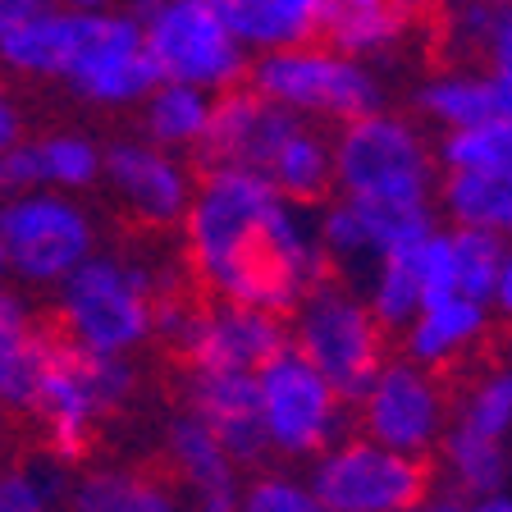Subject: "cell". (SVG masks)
<instances>
[{
	"label": "cell",
	"instance_id": "obj_34",
	"mask_svg": "<svg viewBox=\"0 0 512 512\" xmlns=\"http://www.w3.org/2000/svg\"><path fill=\"white\" fill-rule=\"evenodd\" d=\"M453 426L476 435L503 439L512 430V362H499L480 380L467 384V394L453 403Z\"/></svg>",
	"mask_w": 512,
	"mask_h": 512
},
{
	"label": "cell",
	"instance_id": "obj_3",
	"mask_svg": "<svg viewBox=\"0 0 512 512\" xmlns=\"http://www.w3.org/2000/svg\"><path fill=\"white\" fill-rule=\"evenodd\" d=\"M165 293H179V266L96 247L55 284V334L92 357H133L156 339V302Z\"/></svg>",
	"mask_w": 512,
	"mask_h": 512
},
{
	"label": "cell",
	"instance_id": "obj_43",
	"mask_svg": "<svg viewBox=\"0 0 512 512\" xmlns=\"http://www.w3.org/2000/svg\"><path fill=\"white\" fill-rule=\"evenodd\" d=\"M494 74V92H499V110L512 115V69H490Z\"/></svg>",
	"mask_w": 512,
	"mask_h": 512
},
{
	"label": "cell",
	"instance_id": "obj_8",
	"mask_svg": "<svg viewBox=\"0 0 512 512\" xmlns=\"http://www.w3.org/2000/svg\"><path fill=\"white\" fill-rule=\"evenodd\" d=\"M256 416L270 458L302 467L348 430V398L284 343L270 362L256 366Z\"/></svg>",
	"mask_w": 512,
	"mask_h": 512
},
{
	"label": "cell",
	"instance_id": "obj_42",
	"mask_svg": "<svg viewBox=\"0 0 512 512\" xmlns=\"http://www.w3.org/2000/svg\"><path fill=\"white\" fill-rule=\"evenodd\" d=\"M467 512H512V499L508 494H480V499H467Z\"/></svg>",
	"mask_w": 512,
	"mask_h": 512
},
{
	"label": "cell",
	"instance_id": "obj_12",
	"mask_svg": "<svg viewBox=\"0 0 512 512\" xmlns=\"http://www.w3.org/2000/svg\"><path fill=\"white\" fill-rule=\"evenodd\" d=\"M307 480L330 512H412L430 494L426 458L398 453L362 430H343L320 448Z\"/></svg>",
	"mask_w": 512,
	"mask_h": 512
},
{
	"label": "cell",
	"instance_id": "obj_9",
	"mask_svg": "<svg viewBox=\"0 0 512 512\" xmlns=\"http://www.w3.org/2000/svg\"><path fill=\"white\" fill-rule=\"evenodd\" d=\"M156 339L170 343L188 371H256L288 343V325L243 302H188L179 288L156 302Z\"/></svg>",
	"mask_w": 512,
	"mask_h": 512
},
{
	"label": "cell",
	"instance_id": "obj_26",
	"mask_svg": "<svg viewBox=\"0 0 512 512\" xmlns=\"http://www.w3.org/2000/svg\"><path fill=\"white\" fill-rule=\"evenodd\" d=\"M211 92L192 83H165L160 78L138 101L142 110V138L165 151H202L206 128H211Z\"/></svg>",
	"mask_w": 512,
	"mask_h": 512
},
{
	"label": "cell",
	"instance_id": "obj_22",
	"mask_svg": "<svg viewBox=\"0 0 512 512\" xmlns=\"http://www.w3.org/2000/svg\"><path fill=\"white\" fill-rule=\"evenodd\" d=\"M430 0H325L320 14V42L339 46L348 55H384L394 51L416 23V14H426Z\"/></svg>",
	"mask_w": 512,
	"mask_h": 512
},
{
	"label": "cell",
	"instance_id": "obj_37",
	"mask_svg": "<svg viewBox=\"0 0 512 512\" xmlns=\"http://www.w3.org/2000/svg\"><path fill=\"white\" fill-rule=\"evenodd\" d=\"M28 320H32L28 302H23L19 293H14V288H5V284H0V343L10 339L14 330H23Z\"/></svg>",
	"mask_w": 512,
	"mask_h": 512
},
{
	"label": "cell",
	"instance_id": "obj_41",
	"mask_svg": "<svg viewBox=\"0 0 512 512\" xmlns=\"http://www.w3.org/2000/svg\"><path fill=\"white\" fill-rule=\"evenodd\" d=\"M412 512H467V499H462V494H453V490H444V494H426V499L416 503Z\"/></svg>",
	"mask_w": 512,
	"mask_h": 512
},
{
	"label": "cell",
	"instance_id": "obj_24",
	"mask_svg": "<svg viewBox=\"0 0 512 512\" xmlns=\"http://www.w3.org/2000/svg\"><path fill=\"white\" fill-rule=\"evenodd\" d=\"M270 183H275L284 197L302 206H320L334 192V147L330 133L316 124V119H298L288 128L279 147L270 151V160L261 165Z\"/></svg>",
	"mask_w": 512,
	"mask_h": 512
},
{
	"label": "cell",
	"instance_id": "obj_28",
	"mask_svg": "<svg viewBox=\"0 0 512 512\" xmlns=\"http://www.w3.org/2000/svg\"><path fill=\"white\" fill-rule=\"evenodd\" d=\"M435 453H439V467H444L448 490L462 494V499L499 494L508 485V448H503V439L448 426Z\"/></svg>",
	"mask_w": 512,
	"mask_h": 512
},
{
	"label": "cell",
	"instance_id": "obj_27",
	"mask_svg": "<svg viewBox=\"0 0 512 512\" xmlns=\"http://www.w3.org/2000/svg\"><path fill=\"white\" fill-rule=\"evenodd\" d=\"M416 110L448 128H467L480 119L499 115V92H494V74L490 69H439L426 83L416 87Z\"/></svg>",
	"mask_w": 512,
	"mask_h": 512
},
{
	"label": "cell",
	"instance_id": "obj_25",
	"mask_svg": "<svg viewBox=\"0 0 512 512\" xmlns=\"http://www.w3.org/2000/svg\"><path fill=\"white\" fill-rule=\"evenodd\" d=\"M448 224H467L512 243V170H448L435 188Z\"/></svg>",
	"mask_w": 512,
	"mask_h": 512
},
{
	"label": "cell",
	"instance_id": "obj_23",
	"mask_svg": "<svg viewBox=\"0 0 512 512\" xmlns=\"http://www.w3.org/2000/svg\"><path fill=\"white\" fill-rule=\"evenodd\" d=\"M211 5L247 46V55L316 42L325 14V0H211Z\"/></svg>",
	"mask_w": 512,
	"mask_h": 512
},
{
	"label": "cell",
	"instance_id": "obj_13",
	"mask_svg": "<svg viewBox=\"0 0 512 512\" xmlns=\"http://www.w3.org/2000/svg\"><path fill=\"white\" fill-rule=\"evenodd\" d=\"M352 416L357 430L380 444L412 453V458H430L453 426V403L439 380V371L412 362V357H384V366L371 375L362 394L352 398Z\"/></svg>",
	"mask_w": 512,
	"mask_h": 512
},
{
	"label": "cell",
	"instance_id": "obj_6",
	"mask_svg": "<svg viewBox=\"0 0 512 512\" xmlns=\"http://www.w3.org/2000/svg\"><path fill=\"white\" fill-rule=\"evenodd\" d=\"M288 348H298L343 398H357L371 384V375L384 366V325L371 316L366 298L339 279H316V284L293 302L288 311Z\"/></svg>",
	"mask_w": 512,
	"mask_h": 512
},
{
	"label": "cell",
	"instance_id": "obj_44",
	"mask_svg": "<svg viewBox=\"0 0 512 512\" xmlns=\"http://www.w3.org/2000/svg\"><path fill=\"white\" fill-rule=\"evenodd\" d=\"M55 5H69V10H87V14H106V10H119L124 0H55Z\"/></svg>",
	"mask_w": 512,
	"mask_h": 512
},
{
	"label": "cell",
	"instance_id": "obj_17",
	"mask_svg": "<svg viewBox=\"0 0 512 512\" xmlns=\"http://www.w3.org/2000/svg\"><path fill=\"white\" fill-rule=\"evenodd\" d=\"M188 412L202 416L243 471L270 458L256 416V371H188Z\"/></svg>",
	"mask_w": 512,
	"mask_h": 512
},
{
	"label": "cell",
	"instance_id": "obj_40",
	"mask_svg": "<svg viewBox=\"0 0 512 512\" xmlns=\"http://www.w3.org/2000/svg\"><path fill=\"white\" fill-rule=\"evenodd\" d=\"M42 5H51V0H0V32L14 28V23L28 19V14H37Z\"/></svg>",
	"mask_w": 512,
	"mask_h": 512
},
{
	"label": "cell",
	"instance_id": "obj_15",
	"mask_svg": "<svg viewBox=\"0 0 512 512\" xmlns=\"http://www.w3.org/2000/svg\"><path fill=\"white\" fill-rule=\"evenodd\" d=\"M101 183L147 229H174L197 188L183 151H165L147 138H119L101 147Z\"/></svg>",
	"mask_w": 512,
	"mask_h": 512
},
{
	"label": "cell",
	"instance_id": "obj_18",
	"mask_svg": "<svg viewBox=\"0 0 512 512\" xmlns=\"http://www.w3.org/2000/svg\"><path fill=\"white\" fill-rule=\"evenodd\" d=\"M165 453H170L174 480L188 490L192 512H234L243 467L229 458V448L215 439L197 412H179L165 430Z\"/></svg>",
	"mask_w": 512,
	"mask_h": 512
},
{
	"label": "cell",
	"instance_id": "obj_10",
	"mask_svg": "<svg viewBox=\"0 0 512 512\" xmlns=\"http://www.w3.org/2000/svg\"><path fill=\"white\" fill-rule=\"evenodd\" d=\"M0 247L5 275L28 288H55L96 252V220L74 192L14 188L0 202Z\"/></svg>",
	"mask_w": 512,
	"mask_h": 512
},
{
	"label": "cell",
	"instance_id": "obj_30",
	"mask_svg": "<svg viewBox=\"0 0 512 512\" xmlns=\"http://www.w3.org/2000/svg\"><path fill=\"white\" fill-rule=\"evenodd\" d=\"M444 247H448V284H453V293H467V298H480L494 307V288H499L508 243L485 234V229L448 224Z\"/></svg>",
	"mask_w": 512,
	"mask_h": 512
},
{
	"label": "cell",
	"instance_id": "obj_16",
	"mask_svg": "<svg viewBox=\"0 0 512 512\" xmlns=\"http://www.w3.org/2000/svg\"><path fill=\"white\" fill-rule=\"evenodd\" d=\"M298 119L302 115H293V110L266 101L261 92H252L247 83H238V87H229V92H215L202 156L211 160V165H243V170L261 174L270 151L279 147V138H284Z\"/></svg>",
	"mask_w": 512,
	"mask_h": 512
},
{
	"label": "cell",
	"instance_id": "obj_39",
	"mask_svg": "<svg viewBox=\"0 0 512 512\" xmlns=\"http://www.w3.org/2000/svg\"><path fill=\"white\" fill-rule=\"evenodd\" d=\"M494 311L503 320H512V243L503 252V275H499V288H494Z\"/></svg>",
	"mask_w": 512,
	"mask_h": 512
},
{
	"label": "cell",
	"instance_id": "obj_20",
	"mask_svg": "<svg viewBox=\"0 0 512 512\" xmlns=\"http://www.w3.org/2000/svg\"><path fill=\"white\" fill-rule=\"evenodd\" d=\"M490 311V302L467 298V293H444V298L421 302L416 316L403 325V357L430 366V371H448L490 334Z\"/></svg>",
	"mask_w": 512,
	"mask_h": 512
},
{
	"label": "cell",
	"instance_id": "obj_2",
	"mask_svg": "<svg viewBox=\"0 0 512 512\" xmlns=\"http://www.w3.org/2000/svg\"><path fill=\"white\" fill-rule=\"evenodd\" d=\"M0 64L19 78L69 87L78 101L101 110L138 106L160 83L142 42V23L124 5L87 14L51 0L0 32Z\"/></svg>",
	"mask_w": 512,
	"mask_h": 512
},
{
	"label": "cell",
	"instance_id": "obj_11",
	"mask_svg": "<svg viewBox=\"0 0 512 512\" xmlns=\"http://www.w3.org/2000/svg\"><path fill=\"white\" fill-rule=\"evenodd\" d=\"M133 384H138L133 357H92V352L60 343L51 371H46L42 394H37V403L28 412L37 416L51 458L60 462L83 458L92 448L96 430H101V421L133 398Z\"/></svg>",
	"mask_w": 512,
	"mask_h": 512
},
{
	"label": "cell",
	"instance_id": "obj_35",
	"mask_svg": "<svg viewBox=\"0 0 512 512\" xmlns=\"http://www.w3.org/2000/svg\"><path fill=\"white\" fill-rule=\"evenodd\" d=\"M69 476L60 471V458L23 462L0 471V512H60Z\"/></svg>",
	"mask_w": 512,
	"mask_h": 512
},
{
	"label": "cell",
	"instance_id": "obj_7",
	"mask_svg": "<svg viewBox=\"0 0 512 512\" xmlns=\"http://www.w3.org/2000/svg\"><path fill=\"white\" fill-rule=\"evenodd\" d=\"M124 10L142 23V42L165 83H192L215 96L247 78L252 55L211 0H124Z\"/></svg>",
	"mask_w": 512,
	"mask_h": 512
},
{
	"label": "cell",
	"instance_id": "obj_47",
	"mask_svg": "<svg viewBox=\"0 0 512 512\" xmlns=\"http://www.w3.org/2000/svg\"><path fill=\"white\" fill-rule=\"evenodd\" d=\"M188 512H192V508H188Z\"/></svg>",
	"mask_w": 512,
	"mask_h": 512
},
{
	"label": "cell",
	"instance_id": "obj_31",
	"mask_svg": "<svg viewBox=\"0 0 512 512\" xmlns=\"http://www.w3.org/2000/svg\"><path fill=\"white\" fill-rule=\"evenodd\" d=\"M362 298L371 307V316L380 320L389 334H403V325L416 316V307L426 302L421 293V279H416V266H412V247L407 252H394L375 261L366 270V284H362Z\"/></svg>",
	"mask_w": 512,
	"mask_h": 512
},
{
	"label": "cell",
	"instance_id": "obj_19",
	"mask_svg": "<svg viewBox=\"0 0 512 512\" xmlns=\"http://www.w3.org/2000/svg\"><path fill=\"white\" fill-rule=\"evenodd\" d=\"M5 192L14 188H60L87 192L101 183V142L87 133H46V138H19L0 156Z\"/></svg>",
	"mask_w": 512,
	"mask_h": 512
},
{
	"label": "cell",
	"instance_id": "obj_32",
	"mask_svg": "<svg viewBox=\"0 0 512 512\" xmlns=\"http://www.w3.org/2000/svg\"><path fill=\"white\" fill-rule=\"evenodd\" d=\"M444 170H512V115L480 119L467 128H448L435 147Z\"/></svg>",
	"mask_w": 512,
	"mask_h": 512
},
{
	"label": "cell",
	"instance_id": "obj_38",
	"mask_svg": "<svg viewBox=\"0 0 512 512\" xmlns=\"http://www.w3.org/2000/svg\"><path fill=\"white\" fill-rule=\"evenodd\" d=\"M19 138H23V110H19V101L0 87V156H5Z\"/></svg>",
	"mask_w": 512,
	"mask_h": 512
},
{
	"label": "cell",
	"instance_id": "obj_29",
	"mask_svg": "<svg viewBox=\"0 0 512 512\" xmlns=\"http://www.w3.org/2000/svg\"><path fill=\"white\" fill-rule=\"evenodd\" d=\"M60 343H64L60 334L42 330V325H32V320L0 343V407L23 412V416L32 412Z\"/></svg>",
	"mask_w": 512,
	"mask_h": 512
},
{
	"label": "cell",
	"instance_id": "obj_21",
	"mask_svg": "<svg viewBox=\"0 0 512 512\" xmlns=\"http://www.w3.org/2000/svg\"><path fill=\"white\" fill-rule=\"evenodd\" d=\"M64 512H188L174 480L156 476L147 467H87L69 476L64 490Z\"/></svg>",
	"mask_w": 512,
	"mask_h": 512
},
{
	"label": "cell",
	"instance_id": "obj_46",
	"mask_svg": "<svg viewBox=\"0 0 512 512\" xmlns=\"http://www.w3.org/2000/svg\"><path fill=\"white\" fill-rule=\"evenodd\" d=\"M0 192H5V179H0Z\"/></svg>",
	"mask_w": 512,
	"mask_h": 512
},
{
	"label": "cell",
	"instance_id": "obj_36",
	"mask_svg": "<svg viewBox=\"0 0 512 512\" xmlns=\"http://www.w3.org/2000/svg\"><path fill=\"white\" fill-rule=\"evenodd\" d=\"M485 46H490L494 69H512V0H494V23Z\"/></svg>",
	"mask_w": 512,
	"mask_h": 512
},
{
	"label": "cell",
	"instance_id": "obj_4",
	"mask_svg": "<svg viewBox=\"0 0 512 512\" xmlns=\"http://www.w3.org/2000/svg\"><path fill=\"white\" fill-rule=\"evenodd\" d=\"M334 147V192L371 202H435L439 156L421 124L394 110H366L343 119Z\"/></svg>",
	"mask_w": 512,
	"mask_h": 512
},
{
	"label": "cell",
	"instance_id": "obj_45",
	"mask_svg": "<svg viewBox=\"0 0 512 512\" xmlns=\"http://www.w3.org/2000/svg\"><path fill=\"white\" fill-rule=\"evenodd\" d=\"M0 279H5V247H0Z\"/></svg>",
	"mask_w": 512,
	"mask_h": 512
},
{
	"label": "cell",
	"instance_id": "obj_14",
	"mask_svg": "<svg viewBox=\"0 0 512 512\" xmlns=\"http://www.w3.org/2000/svg\"><path fill=\"white\" fill-rule=\"evenodd\" d=\"M435 229L430 202H371V197H325L316 206V234L330 270L366 275L375 261L407 252Z\"/></svg>",
	"mask_w": 512,
	"mask_h": 512
},
{
	"label": "cell",
	"instance_id": "obj_5",
	"mask_svg": "<svg viewBox=\"0 0 512 512\" xmlns=\"http://www.w3.org/2000/svg\"><path fill=\"white\" fill-rule=\"evenodd\" d=\"M252 92L266 101L293 110L302 119H357L366 110L384 106V83L362 55H348L330 42H302V46H279V51H261L247 64L243 78Z\"/></svg>",
	"mask_w": 512,
	"mask_h": 512
},
{
	"label": "cell",
	"instance_id": "obj_33",
	"mask_svg": "<svg viewBox=\"0 0 512 512\" xmlns=\"http://www.w3.org/2000/svg\"><path fill=\"white\" fill-rule=\"evenodd\" d=\"M234 512H330L320 503V494L311 490L307 471H298L293 462L284 467H252L238 485Z\"/></svg>",
	"mask_w": 512,
	"mask_h": 512
},
{
	"label": "cell",
	"instance_id": "obj_1",
	"mask_svg": "<svg viewBox=\"0 0 512 512\" xmlns=\"http://www.w3.org/2000/svg\"><path fill=\"white\" fill-rule=\"evenodd\" d=\"M183 261L224 302L288 316L316 279L330 275L316 211L243 165H211L179 220Z\"/></svg>",
	"mask_w": 512,
	"mask_h": 512
}]
</instances>
